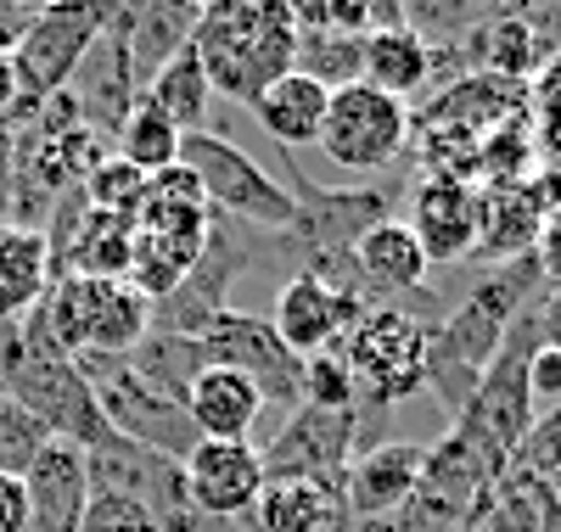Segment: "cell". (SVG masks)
<instances>
[{
	"label": "cell",
	"instance_id": "cell-7",
	"mask_svg": "<svg viewBox=\"0 0 561 532\" xmlns=\"http://www.w3.org/2000/svg\"><path fill=\"white\" fill-rule=\"evenodd\" d=\"M79 375L90 381V393H96L102 404V420L113 426V438H129V443H147L158 454H174L185 460L197 443L192 431V415H185V404L163 398L152 381H140L129 359H107V354H84L73 359Z\"/></svg>",
	"mask_w": 561,
	"mask_h": 532
},
{
	"label": "cell",
	"instance_id": "cell-11",
	"mask_svg": "<svg viewBox=\"0 0 561 532\" xmlns=\"http://www.w3.org/2000/svg\"><path fill=\"white\" fill-rule=\"evenodd\" d=\"M359 454V409H309L298 404L280 431L259 449L264 482H320L343 488V471Z\"/></svg>",
	"mask_w": 561,
	"mask_h": 532
},
{
	"label": "cell",
	"instance_id": "cell-29",
	"mask_svg": "<svg viewBox=\"0 0 561 532\" xmlns=\"http://www.w3.org/2000/svg\"><path fill=\"white\" fill-rule=\"evenodd\" d=\"M359 51H365V39H354V34L298 28L293 73H304V79H314L325 90H343V84H359Z\"/></svg>",
	"mask_w": 561,
	"mask_h": 532
},
{
	"label": "cell",
	"instance_id": "cell-22",
	"mask_svg": "<svg viewBox=\"0 0 561 532\" xmlns=\"http://www.w3.org/2000/svg\"><path fill=\"white\" fill-rule=\"evenodd\" d=\"M51 292V247L45 230L0 224V325H23Z\"/></svg>",
	"mask_w": 561,
	"mask_h": 532
},
{
	"label": "cell",
	"instance_id": "cell-13",
	"mask_svg": "<svg viewBox=\"0 0 561 532\" xmlns=\"http://www.w3.org/2000/svg\"><path fill=\"white\" fill-rule=\"evenodd\" d=\"M185 471V499L203 521H242L253 516L264 494V460L259 443H208L197 438L192 454L180 460Z\"/></svg>",
	"mask_w": 561,
	"mask_h": 532
},
{
	"label": "cell",
	"instance_id": "cell-20",
	"mask_svg": "<svg viewBox=\"0 0 561 532\" xmlns=\"http://www.w3.org/2000/svg\"><path fill=\"white\" fill-rule=\"evenodd\" d=\"M185 415H192V431L208 443H253V431L264 420V393L242 370L208 365L197 370L192 393H185Z\"/></svg>",
	"mask_w": 561,
	"mask_h": 532
},
{
	"label": "cell",
	"instance_id": "cell-14",
	"mask_svg": "<svg viewBox=\"0 0 561 532\" xmlns=\"http://www.w3.org/2000/svg\"><path fill=\"white\" fill-rule=\"evenodd\" d=\"M421 241L427 264H460L478 253V190L466 180H444V174H421V185L410 190V219H404Z\"/></svg>",
	"mask_w": 561,
	"mask_h": 532
},
{
	"label": "cell",
	"instance_id": "cell-31",
	"mask_svg": "<svg viewBox=\"0 0 561 532\" xmlns=\"http://www.w3.org/2000/svg\"><path fill=\"white\" fill-rule=\"evenodd\" d=\"M505 476H523V482H556L561 476V404L534 415L528 438H523V449H517Z\"/></svg>",
	"mask_w": 561,
	"mask_h": 532
},
{
	"label": "cell",
	"instance_id": "cell-23",
	"mask_svg": "<svg viewBox=\"0 0 561 532\" xmlns=\"http://www.w3.org/2000/svg\"><path fill=\"white\" fill-rule=\"evenodd\" d=\"M325 107H332V90L325 84H314L304 73H280L248 113H253V124L275 140V147L287 152V147H314L320 124H325Z\"/></svg>",
	"mask_w": 561,
	"mask_h": 532
},
{
	"label": "cell",
	"instance_id": "cell-21",
	"mask_svg": "<svg viewBox=\"0 0 561 532\" xmlns=\"http://www.w3.org/2000/svg\"><path fill=\"white\" fill-rule=\"evenodd\" d=\"M545 224V203L534 180H489L478 190V253H489L494 264L528 258Z\"/></svg>",
	"mask_w": 561,
	"mask_h": 532
},
{
	"label": "cell",
	"instance_id": "cell-26",
	"mask_svg": "<svg viewBox=\"0 0 561 532\" xmlns=\"http://www.w3.org/2000/svg\"><path fill=\"white\" fill-rule=\"evenodd\" d=\"M147 331H152V303L140 298L129 280H90V336H84V354L124 359V354H135L140 343H147Z\"/></svg>",
	"mask_w": 561,
	"mask_h": 532
},
{
	"label": "cell",
	"instance_id": "cell-15",
	"mask_svg": "<svg viewBox=\"0 0 561 532\" xmlns=\"http://www.w3.org/2000/svg\"><path fill=\"white\" fill-rule=\"evenodd\" d=\"M421 465H427V449H421V443H399V438L354 454V465L343 471V488H337L343 510L354 521H388V516H399L415 499Z\"/></svg>",
	"mask_w": 561,
	"mask_h": 532
},
{
	"label": "cell",
	"instance_id": "cell-18",
	"mask_svg": "<svg viewBox=\"0 0 561 532\" xmlns=\"http://www.w3.org/2000/svg\"><path fill=\"white\" fill-rule=\"evenodd\" d=\"M28 494V532H79L90 505V465L73 443H45L39 460L23 471Z\"/></svg>",
	"mask_w": 561,
	"mask_h": 532
},
{
	"label": "cell",
	"instance_id": "cell-16",
	"mask_svg": "<svg viewBox=\"0 0 561 532\" xmlns=\"http://www.w3.org/2000/svg\"><path fill=\"white\" fill-rule=\"evenodd\" d=\"M68 95H73L79 118L96 129V135H107V140L118 135V124H124L129 107L140 102V84H135V73H129V51H124V34L113 28V18H107V28L96 34V45L84 51V62H79Z\"/></svg>",
	"mask_w": 561,
	"mask_h": 532
},
{
	"label": "cell",
	"instance_id": "cell-25",
	"mask_svg": "<svg viewBox=\"0 0 561 532\" xmlns=\"http://www.w3.org/2000/svg\"><path fill=\"white\" fill-rule=\"evenodd\" d=\"M348 521L343 494L320 482H264L253 505V532H343Z\"/></svg>",
	"mask_w": 561,
	"mask_h": 532
},
{
	"label": "cell",
	"instance_id": "cell-32",
	"mask_svg": "<svg viewBox=\"0 0 561 532\" xmlns=\"http://www.w3.org/2000/svg\"><path fill=\"white\" fill-rule=\"evenodd\" d=\"M45 443L51 438H45V426L28 409H18L12 398H0V476H23L39 460Z\"/></svg>",
	"mask_w": 561,
	"mask_h": 532
},
{
	"label": "cell",
	"instance_id": "cell-27",
	"mask_svg": "<svg viewBox=\"0 0 561 532\" xmlns=\"http://www.w3.org/2000/svg\"><path fill=\"white\" fill-rule=\"evenodd\" d=\"M140 102H147L152 113H163L180 135H197V129H208V113H214V90H208V73H203V62L192 57V45L169 62V68H158L152 73V84L140 90Z\"/></svg>",
	"mask_w": 561,
	"mask_h": 532
},
{
	"label": "cell",
	"instance_id": "cell-12",
	"mask_svg": "<svg viewBox=\"0 0 561 532\" xmlns=\"http://www.w3.org/2000/svg\"><path fill=\"white\" fill-rule=\"evenodd\" d=\"M370 314L365 298L354 292H337V286H325L314 275H287V286L275 292V309H270V331L287 343L293 359H314L325 348H343L348 331Z\"/></svg>",
	"mask_w": 561,
	"mask_h": 532
},
{
	"label": "cell",
	"instance_id": "cell-30",
	"mask_svg": "<svg viewBox=\"0 0 561 532\" xmlns=\"http://www.w3.org/2000/svg\"><path fill=\"white\" fill-rule=\"evenodd\" d=\"M84 190V203L96 208V213H118V219H135V208L147 203V174L129 169L124 158H107L90 169V180L79 185Z\"/></svg>",
	"mask_w": 561,
	"mask_h": 532
},
{
	"label": "cell",
	"instance_id": "cell-10",
	"mask_svg": "<svg viewBox=\"0 0 561 532\" xmlns=\"http://www.w3.org/2000/svg\"><path fill=\"white\" fill-rule=\"evenodd\" d=\"M197 354H203V365H225V370H242L259 393H264V409L275 404V409H298L304 404V386H298V375H304V359H293L287 354V343L270 331V320L264 314H248V309H219L197 336Z\"/></svg>",
	"mask_w": 561,
	"mask_h": 532
},
{
	"label": "cell",
	"instance_id": "cell-19",
	"mask_svg": "<svg viewBox=\"0 0 561 532\" xmlns=\"http://www.w3.org/2000/svg\"><path fill=\"white\" fill-rule=\"evenodd\" d=\"M203 7H180V0H135V7H113V28L124 34L129 73L147 90L158 68H169L197 34Z\"/></svg>",
	"mask_w": 561,
	"mask_h": 532
},
{
	"label": "cell",
	"instance_id": "cell-33",
	"mask_svg": "<svg viewBox=\"0 0 561 532\" xmlns=\"http://www.w3.org/2000/svg\"><path fill=\"white\" fill-rule=\"evenodd\" d=\"M298 386H304V404H309V409H359V404H354L348 365H343V354H337V348H325V354L304 359Z\"/></svg>",
	"mask_w": 561,
	"mask_h": 532
},
{
	"label": "cell",
	"instance_id": "cell-4",
	"mask_svg": "<svg viewBox=\"0 0 561 532\" xmlns=\"http://www.w3.org/2000/svg\"><path fill=\"white\" fill-rule=\"evenodd\" d=\"M337 354L354 381V404L370 415H388L404 398L427 393V325L404 309L370 303V314L348 331Z\"/></svg>",
	"mask_w": 561,
	"mask_h": 532
},
{
	"label": "cell",
	"instance_id": "cell-5",
	"mask_svg": "<svg viewBox=\"0 0 561 532\" xmlns=\"http://www.w3.org/2000/svg\"><path fill=\"white\" fill-rule=\"evenodd\" d=\"M180 163L197 174L203 197H208V213H225L237 224H253V230H270V235H287L298 224V203L293 190L280 185L259 158H248L237 140H225L219 129H197L180 140Z\"/></svg>",
	"mask_w": 561,
	"mask_h": 532
},
{
	"label": "cell",
	"instance_id": "cell-9",
	"mask_svg": "<svg viewBox=\"0 0 561 532\" xmlns=\"http://www.w3.org/2000/svg\"><path fill=\"white\" fill-rule=\"evenodd\" d=\"M90 465V494H118L135 499L158 521V532H197V510L185 499V471L174 454H158L147 443H129V438H107L102 449L84 454Z\"/></svg>",
	"mask_w": 561,
	"mask_h": 532
},
{
	"label": "cell",
	"instance_id": "cell-17",
	"mask_svg": "<svg viewBox=\"0 0 561 532\" xmlns=\"http://www.w3.org/2000/svg\"><path fill=\"white\" fill-rule=\"evenodd\" d=\"M427 269H433L427 253H421L415 230H410L399 213L382 219V224H370V230L354 241V275H359L365 303L382 298V309H388V303L415 298L421 286H427Z\"/></svg>",
	"mask_w": 561,
	"mask_h": 532
},
{
	"label": "cell",
	"instance_id": "cell-6",
	"mask_svg": "<svg viewBox=\"0 0 561 532\" xmlns=\"http://www.w3.org/2000/svg\"><path fill=\"white\" fill-rule=\"evenodd\" d=\"M107 18H113V7H39L34 12V23L12 45V73H18V107L7 118L12 135H23L39 118V107L73 84L84 51L96 45Z\"/></svg>",
	"mask_w": 561,
	"mask_h": 532
},
{
	"label": "cell",
	"instance_id": "cell-35",
	"mask_svg": "<svg viewBox=\"0 0 561 532\" xmlns=\"http://www.w3.org/2000/svg\"><path fill=\"white\" fill-rule=\"evenodd\" d=\"M528 398H539L545 409H556L561 404V354L556 348H534V359H528Z\"/></svg>",
	"mask_w": 561,
	"mask_h": 532
},
{
	"label": "cell",
	"instance_id": "cell-2",
	"mask_svg": "<svg viewBox=\"0 0 561 532\" xmlns=\"http://www.w3.org/2000/svg\"><path fill=\"white\" fill-rule=\"evenodd\" d=\"M293 51L298 23L280 0H214L192 34V57L203 62L208 90L237 107H253L280 73H293Z\"/></svg>",
	"mask_w": 561,
	"mask_h": 532
},
{
	"label": "cell",
	"instance_id": "cell-37",
	"mask_svg": "<svg viewBox=\"0 0 561 532\" xmlns=\"http://www.w3.org/2000/svg\"><path fill=\"white\" fill-rule=\"evenodd\" d=\"M539 343L561 354V286H550L539 298Z\"/></svg>",
	"mask_w": 561,
	"mask_h": 532
},
{
	"label": "cell",
	"instance_id": "cell-38",
	"mask_svg": "<svg viewBox=\"0 0 561 532\" xmlns=\"http://www.w3.org/2000/svg\"><path fill=\"white\" fill-rule=\"evenodd\" d=\"M12 107H18V73H12V51L0 45V129H7Z\"/></svg>",
	"mask_w": 561,
	"mask_h": 532
},
{
	"label": "cell",
	"instance_id": "cell-39",
	"mask_svg": "<svg viewBox=\"0 0 561 532\" xmlns=\"http://www.w3.org/2000/svg\"><path fill=\"white\" fill-rule=\"evenodd\" d=\"M556 482H561V476H556ZM556 499H561V494H556Z\"/></svg>",
	"mask_w": 561,
	"mask_h": 532
},
{
	"label": "cell",
	"instance_id": "cell-8",
	"mask_svg": "<svg viewBox=\"0 0 561 532\" xmlns=\"http://www.w3.org/2000/svg\"><path fill=\"white\" fill-rule=\"evenodd\" d=\"M410 118L415 113L393 102V95L370 90V84H343L332 90V107H325L314 147L348 174H382L388 163L410 152Z\"/></svg>",
	"mask_w": 561,
	"mask_h": 532
},
{
	"label": "cell",
	"instance_id": "cell-24",
	"mask_svg": "<svg viewBox=\"0 0 561 532\" xmlns=\"http://www.w3.org/2000/svg\"><path fill=\"white\" fill-rule=\"evenodd\" d=\"M433 79V51L410 23L404 28H382V34H365V51H359V84L393 95V102L410 107V95H421Z\"/></svg>",
	"mask_w": 561,
	"mask_h": 532
},
{
	"label": "cell",
	"instance_id": "cell-3",
	"mask_svg": "<svg viewBox=\"0 0 561 532\" xmlns=\"http://www.w3.org/2000/svg\"><path fill=\"white\" fill-rule=\"evenodd\" d=\"M0 393L18 409H28L51 443H73L90 454L113 438V426L102 420V404L90 393V381L79 375V365L57 354L28 320L0 325Z\"/></svg>",
	"mask_w": 561,
	"mask_h": 532
},
{
	"label": "cell",
	"instance_id": "cell-36",
	"mask_svg": "<svg viewBox=\"0 0 561 532\" xmlns=\"http://www.w3.org/2000/svg\"><path fill=\"white\" fill-rule=\"evenodd\" d=\"M534 264H539L545 286H561V208H556V213H545V224H539V241H534Z\"/></svg>",
	"mask_w": 561,
	"mask_h": 532
},
{
	"label": "cell",
	"instance_id": "cell-34",
	"mask_svg": "<svg viewBox=\"0 0 561 532\" xmlns=\"http://www.w3.org/2000/svg\"><path fill=\"white\" fill-rule=\"evenodd\" d=\"M79 532H158V521H152L147 510H140L135 499H118V494H90Z\"/></svg>",
	"mask_w": 561,
	"mask_h": 532
},
{
	"label": "cell",
	"instance_id": "cell-28",
	"mask_svg": "<svg viewBox=\"0 0 561 532\" xmlns=\"http://www.w3.org/2000/svg\"><path fill=\"white\" fill-rule=\"evenodd\" d=\"M180 129L163 118V113H152L147 102H135L129 107V118L118 124V135H113V158H124L129 169H140V174H163V169H174L180 163Z\"/></svg>",
	"mask_w": 561,
	"mask_h": 532
},
{
	"label": "cell",
	"instance_id": "cell-1",
	"mask_svg": "<svg viewBox=\"0 0 561 532\" xmlns=\"http://www.w3.org/2000/svg\"><path fill=\"white\" fill-rule=\"evenodd\" d=\"M539 286H545V275H539L534 253L511 258V264L489 269L438 325H427V386L444 398L449 420L472 404L478 381L489 375V365L505 343V325L523 309H534Z\"/></svg>",
	"mask_w": 561,
	"mask_h": 532
}]
</instances>
